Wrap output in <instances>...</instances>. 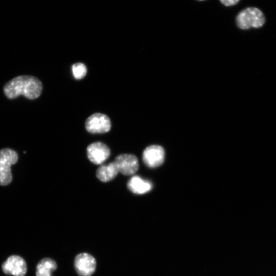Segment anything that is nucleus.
Returning a JSON list of instances; mask_svg holds the SVG:
<instances>
[{
  "mask_svg": "<svg viewBox=\"0 0 276 276\" xmlns=\"http://www.w3.org/2000/svg\"><path fill=\"white\" fill-rule=\"evenodd\" d=\"M164 158V150L159 145L148 146L143 153V160L150 168H156L162 165Z\"/></svg>",
  "mask_w": 276,
  "mask_h": 276,
  "instance_id": "9",
  "label": "nucleus"
},
{
  "mask_svg": "<svg viewBox=\"0 0 276 276\" xmlns=\"http://www.w3.org/2000/svg\"><path fill=\"white\" fill-rule=\"evenodd\" d=\"M118 172L116 165L113 161L108 165L100 166L96 171V176L100 181L105 182L113 179Z\"/></svg>",
  "mask_w": 276,
  "mask_h": 276,
  "instance_id": "11",
  "label": "nucleus"
},
{
  "mask_svg": "<svg viewBox=\"0 0 276 276\" xmlns=\"http://www.w3.org/2000/svg\"><path fill=\"white\" fill-rule=\"evenodd\" d=\"M42 90L41 81L30 75L19 76L11 79L4 86V92L9 99H14L23 95L30 100L38 98Z\"/></svg>",
  "mask_w": 276,
  "mask_h": 276,
  "instance_id": "1",
  "label": "nucleus"
},
{
  "mask_svg": "<svg viewBox=\"0 0 276 276\" xmlns=\"http://www.w3.org/2000/svg\"><path fill=\"white\" fill-rule=\"evenodd\" d=\"M74 267L79 276H91L96 270V261L88 253H80L75 258Z\"/></svg>",
  "mask_w": 276,
  "mask_h": 276,
  "instance_id": "5",
  "label": "nucleus"
},
{
  "mask_svg": "<svg viewBox=\"0 0 276 276\" xmlns=\"http://www.w3.org/2000/svg\"><path fill=\"white\" fill-rule=\"evenodd\" d=\"M86 71V67L83 63H77L72 66V72L76 79L83 78L85 76Z\"/></svg>",
  "mask_w": 276,
  "mask_h": 276,
  "instance_id": "13",
  "label": "nucleus"
},
{
  "mask_svg": "<svg viewBox=\"0 0 276 276\" xmlns=\"http://www.w3.org/2000/svg\"><path fill=\"white\" fill-rule=\"evenodd\" d=\"M127 188L134 194H143L151 190L152 185L148 180H144L138 176H134L128 181Z\"/></svg>",
  "mask_w": 276,
  "mask_h": 276,
  "instance_id": "10",
  "label": "nucleus"
},
{
  "mask_svg": "<svg viewBox=\"0 0 276 276\" xmlns=\"http://www.w3.org/2000/svg\"><path fill=\"white\" fill-rule=\"evenodd\" d=\"M85 128L91 133H103L108 132L111 128L109 117L102 113H96L87 118Z\"/></svg>",
  "mask_w": 276,
  "mask_h": 276,
  "instance_id": "4",
  "label": "nucleus"
},
{
  "mask_svg": "<svg viewBox=\"0 0 276 276\" xmlns=\"http://www.w3.org/2000/svg\"><path fill=\"white\" fill-rule=\"evenodd\" d=\"M57 268L56 262L52 259H41L36 266V276H52V272Z\"/></svg>",
  "mask_w": 276,
  "mask_h": 276,
  "instance_id": "12",
  "label": "nucleus"
},
{
  "mask_svg": "<svg viewBox=\"0 0 276 276\" xmlns=\"http://www.w3.org/2000/svg\"><path fill=\"white\" fill-rule=\"evenodd\" d=\"M3 272L14 276H25L27 266L25 260L17 255L9 257L2 265Z\"/></svg>",
  "mask_w": 276,
  "mask_h": 276,
  "instance_id": "7",
  "label": "nucleus"
},
{
  "mask_svg": "<svg viewBox=\"0 0 276 276\" xmlns=\"http://www.w3.org/2000/svg\"><path fill=\"white\" fill-rule=\"evenodd\" d=\"M265 22L263 13L256 7H248L240 11L236 17L237 26L243 30L261 27Z\"/></svg>",
  "mask_w": 276,
  "mask_h": 276,
  "instance_id": "2",
  "label": "nucleus"
},
{
  "mask_svg": "<svg viewBox=\"0 0 276 276\" xmlns=\"http://www.w3.org/2000/svg\"><path fill=\"white\" fill-rule=\"evenodd\" d=\"M222 4L226 6L236 5L240 0H220Z\"/></svg>",
  "mask_w": 276,
  "mask_h": 276,
  "instance_id": "14",
  "label": "nucleus"
},
{
  "mask_svg": "<svg viewBox=\"0 0 276 276\" xmlns=\"http://www.w3.org/2000/svg\"><path fill=\"white\" fill-rule=\"evenodd\" d=\"M88 158L96 165L101 164L110 154L109 147L102 142H95L89 145L86 149Z\"/></svg>",
  "mask_w": 276,
  "mask_h": 276,
  "instance_id": "8",
  "label": "nucleus"
},
{
  "mask_svg": "<svg viewBox=\"0 0 276 276\" xmlns=\"http://www.w3.org/2000/svg\"><path fill=\"white\" fill-rule=\"evenodd\" d=\"M198 1H203V0H198Z\"/></svg>",
  "mask_w": 276,
  "mask_h": 276,
  "instance_id": "15",
  "label": "nucleus"
},
{
  "mask_svg": "<svg viewBox=\"0 0 276 276\" xmlns=\"http://www.w3.org/2000/svg\"><path fill=\"white\" fill-rule=\"evenodd\" d=\"M18 160L16 151L10 148L0 150V186H7L12 180L11 166Z\"/></svg>",
  "mask_w": 276,
  "mask_h": 276,
  "instance_id": "3",
  "label": "nucleus"
},
{
  "mask_svg": "<svg viewBox=\"0 0 276 276\" xmlns=\"http://www.w3.org/2000/svg\"><path fill=\"white\" fill-rule=\"evenodd\" d=\"M114 162L118 171L124 175L134 174L139 168L137 157L131 154H120L116 156Z\"/></svg>",
  "mask_w": 276,
  "mask_h": 276,
  "instance_id": "6",
  "label": "nucleus"
}]
</instances>
